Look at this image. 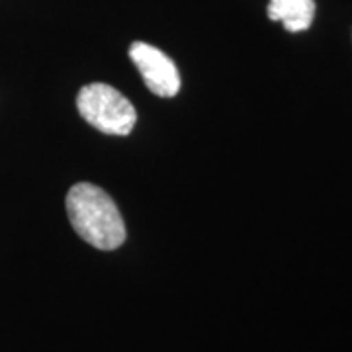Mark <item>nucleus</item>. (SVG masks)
Masks as SVG:
<instances>
[{"instance_id": "obj_1", "label": "nucleus", "mask_w": 352, "mask_h": 352, "mask_svg": "<svg viewBox=\"0 0 352 352\" xmlns=\"http://www.w3.org/2000/svg\"><path fill=\"white\" fill-rule=\"evenodd\" d=\"M67 214L76 235L100 251H113L126 241V223L113 200L98 186L78 182L67 192Z\"/></svg>"}, {"instance_id": "obj_2", "label": "nucleus", "mask_w": 352, "mask_h": 352, "mask_svg": "<svg viewBox=\"0 0 352 352\" xmlns=\"http://www.w3.org/2000/svg\"><path fill=\"white\" fill-rule=\"evenodd\" d=\"M76 108L82 120L108 135H129L138 122L133 104L120 90L104 82H90L80 88Z\"/></svg>"}, {"instance_id": "obj_3", "label": "nucleus", "mask_w": 352, "mask_h": 352, "mask_svg": "<svg viewBox=\"0 0 352 352\" xmlns=\"http://www.w3.org/2000/svg\"><path fill=\"white\" fill-rule=\"evenodd\" d=\"M129 57L143 76L147 88L161 98H173L180 92V75L175 61L163 51L145 41H135L129 47Z\"/></svg>"}, {"instance_id": "obj_4", "label": "nucleus", "mask_w": 352, "mask_h": 352, "mask_svg": "<svg viewBox=\"0 0 352 352\" xmlns=\"http://www.w3.org/2000/svg\"><path fill=\"white\" fill-rule=\"evenodd\" d=\"M315 16L314 0H270L268 18L282 22L288 32H305Z\"/></svg>"}]
</instances>
